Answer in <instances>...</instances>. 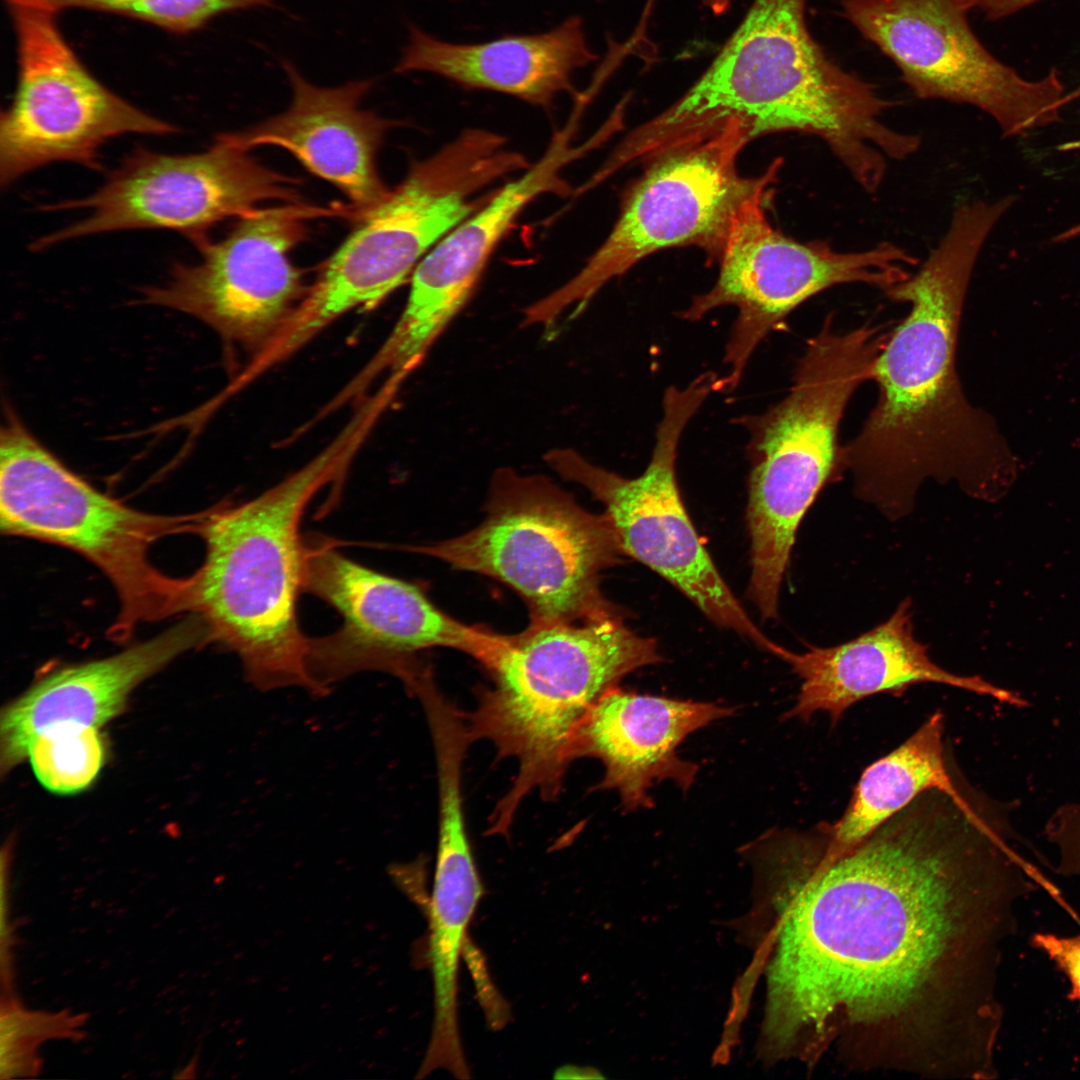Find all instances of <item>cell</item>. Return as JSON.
Masks as SVG:
<instances>
[{"label":"cell","instance_id":"obj_28","mask_svg":"<svg viewBox=\"0 0 1080 1080\" xmlns=\"http://www.w3.org/2000/svg\"><path fill=\"white\" fill-rule=\"evenodd\" d=\"M970 11L978 10L987 20L1010 17L1043 0H960Z\"/></svg>","mask_w":1080,"mask_h":1080},{"label":"cell","instance_id":"obj_7","mask_svg":"<svg viewBox=\"0 0 1080 1080\" xmlns=\"http://www.w3.org/2000/svg\"><path fill=\"white\" fill-rule=\"evenodd\" d=\"M829 314L809 339L788 394L747 417L751 461L747 524L756 599L779 597L796 532L819 493L844 473L838 432L845 409L870 380L886 335L869 323L836 330Z\"/></svg>","mask_w":1080,"mask_h":1080},{"label":"cell","instance_id":"obj_15","mask_svg":"<svg viewBox=\"0 0 1080 1080\" xmlns=\"http://www.w3.org/2000/svg\"><path fill=\"white\" fill-rule=\"evenodd\" d=\"M303 592L343 619L335 632L309 640V672L326 693L332 682L365 670L389 672L406 685L425 667L416 654L432 647L460 650L483 665L502 641L444 613L418 586L359 564L324 540L306 543Z\"/></svg>","mask_w":1080,"mask_h":1080},{"label":"cell","instance_id":"obj_10","mask_svg":"<svg viewBox=\"0 0 1080 1080\" xmlns=\"http://www.w3.org/2000/svg\"><path fill=\"white\" fill-rule=\"evenodd\" d=\"M749 141L728 125L647 161L604 242L572 278L526 307L522 326L552 334L561 318L577 317L608 282L660 250L696 246L718 261L736 213L774 191L783 162L775 159L759 176L741 175L737 158Z\"/></svg>","mask_w":1080,"mask_h":1080},{"label":"cell","instance_id":"obj_1","mask_svg":"<svg viewBox=\"0 0 1080 1080\" xmlns=\"http://www.w3.org/2000/svg\"><path fill=\"white\" fill-rule=\"evenodd\" d=\"M1016 839L998 813L939 790L834 857L817 827L778 832L749 917L760 1056L996 1078L1000 965L1040 884Z\"/></svg>","mask_w":1080,"mask_h":1080},{"label":"cell","instance_id":"obj_17","mask_svg":"<svg viewBox=\"0 0 1080 1080\" xmlns=\"http://www.w3.org/2000/svg\"><path fill=\"white\" fill-rule=\"evenodd\" d=\"M346 212L301 201L255 208L239 217L225 238L194 240L199 262L177 264L164 284L144 290V301L190 314L253 355L306 292L290 252L305 238L307 222Z\"/></svg>","mask_w":1080,"mask_h":1080},{"label":"cell","instance_id":"obj_29","mask_svg":"<svg viewBox=\"0 0 1080 1080\" xmlns=\"http://www.w3.org/2000/svg\"><path fill=\"white\" fill-rule=\"evenodd\" d=\"M554 1077L555 1078H569V1079L570 1078L571 1079H579V1078H585L586 1079V1078H599V1077H601V1075L592 1068L579 1067V1066H573V1065H565V1066L559 1068L556 1071Z\"/></svg>","mask_w":1080,"mask_h":1080},{"label":"cell","instance_id":"obj_22","mask_svg":"<svg viewBox=\"0 0 1080 1080\" xmlns=\"http://www.w3.org/2000/svg\"><path fill=\"white\" fill-rule=\"evenodd\" d=\"M207 643L202 620L188 614L162 633L117 654L44 674L2 712V771L26 758L31 740L52 726L104 725L121 712L130 693L144 680L183 653Z\"/></svg>","mask_w":1080,"mask_h":1080},{"label":"cell","instance_id":"obj_21","mask_svg":"<svg viewBox=\"0 0 1080 1080\" xmlns=\"http://www.w3.org/2000/svg\"><path fill=\"white\" fill-rule=\"evenodd\" d=\"M734 709L714 703L637 694L615 686L592 706L581 724L574 760L601 761L604 776L594 789L616 790L625 810L651 806L649 790L671 780L686 791L698 767L677 755L691 733L730 716Z\"/></svg>","mask_w":1080,"mask_h":1080},{"label":"cell","instance_id":"obj_3","mask_svg":"<svg viewBox=\"0 0 1080 1080\" xmlns=\"http://www.w3.org/2000/svg\"><path fill=\"white\" fill-rule=\"evenodd\" d=\"M807 0H754L698 80L633 129L611 154L621 169L728 125L749 140L778 132L819 137L863 190L881 187L888 160H904L918 135L883 119L894 103L836 64L805 21Z\"/></svg>","mask_w":1080,"mask_h":1080},{"label":"cell","instance_id":"obj_16","mask_svg":"<svg viewBox=\"0 0 1080 1080\" xmlns=\"http://www.w3.org/2000/svg\"><path fill=\"white\" fill-rule=\"evenodd\" d=\"M295 183V179L259 164L224 134L207 150L195 154L137 150L93 194L50 206L54 210L85 209L88 215L39 238L32 249L139 228L171 229L196 240L218 221L241 217L264 201L300 202Z\"/></svg>","mask_w":1080,"mask_h":1080},{"label":"cell","instance_id":"obj_14","mask_svg":"<svg viewBox=\"0 0 1080 1080\" xmlns=\"http://www.w3.org/2000/svg\"><path fill=\"white\" fill-rule=\"evenodd\" d=\"M841 7L918 98L974 106L1006 137L1060 120L1067 94L1059 72L1022 77L985 47L959 0H842Z\"/></svg>","mask_w":1080,"mask_h":1080},{"label":"cell","instance_id":"obj_27","mask_svg":"<svg viewBox=\"0 0 1080 1080\" xmlns=\"http://www.w3.org/2000/svg\"><path fill=\"white\" fill-rule=\"evenodd\" d=\"M1031 945L1063 973L1069 983V999L1080 1003V933L1060 936L1037 932L1031 936Z\"/></svg>","mask_w":1080,"mask_h":1080},{"label":"cell","instance_id":"obj_12","mask_svg":"<svg viewBox=\"0 0 1080 1080\" xmlns=\"http://www.w3.org/2000/svg\"><path fill=\"white\" fill-rule=\"evenodd\" d=\"M772 192L738 210L718 258L713 286L680 313L697 321L723 306L737 316L725 349L723 390L737 388L757 346L793 310L833 286L863 283L884 291L910 275L917 258L888 241L852 252L827 241L799 242L776 229L766 215Z\"/></svg>","mask_w":1080,"mask_h":1080},{"label":"cell","instance_id":"obj_23","mask_svg":"<svg viewBox=\"0 0 1080 1080\" xmlns=\"http://www.w3.org/2000/svg\"><path fill=\"white\" fill-rule=\"evenodd\" d=\"M596 59L582 19L571 16L543 33L473 44L445 42L410 26L395 71L429 72L465 89L504 93L549 107L560 93L574 92V72Z\"/></svg>","mask_w":1080,"mask_h":1080},{"label":"cell","instance_id":"obj_6","mask_svg":"<svg viewBox=\"0 0 1080 1080\" xmlns=\"http://www.w3.org/2000/svg\"><path fill=\"white\" fill-rule=\"evenodd\" d=\"M531 163L494 131L469 128L410 166L404 180L359 223L266 347L281 363L336 319L369 309L410 280L449 231L484 206L506 176Z\"/></svg>","mask_w":1080,"mask_h":1080},{"label":"cell","instance_id":"obj_2","mask_svg":"<svg viewBox=\"0 0 1080 1080\" xmlns=\"http://www.w3.org/2000/svg\"><path fill=\"white\" fill-rule=\"evenodd\" d=\"M999 207L973 201L957 207L920 268L886 296L909 311L886 336L871 372L878 397L862 428L841 445V463L858 497L890 518L912 508L926 479L956 481L979 493L977 426L955 368L961 308L974 264Z\"/></svg>","mask_w":1080,"mask_h":1080},{"label":"cell","instance_id":"obj_26","mask_svg":"<svg viewBox=\"0 0 1080 1080\" xmlns=\"http://www.w3.org/2000/svg\"><path fill=\"white\" fill-rule=\"evenodd\" d=\"M56 13L84 9L143 21L187 34L227 12L270 6L272 0H32Z\"/></svg>","mask_w":1080,"mask_h":1080},{"label":"cell","instance_id":"obj_11","mask_svg":"<svg viewBox=\"0 0 1080 1080\" xmlns=\"http://www.w3.org/2000/svg\"><path fill=\"white\" fill-rule=\"evenodd\" d=\"M719 389L720 377L705 372L684 387L665 391L651 458L637 477L600 467L572 448H553L544 460L562 478L583 486L602 503L624 555L665 578L715 624L774 654L779 644L756 625L722 578L677 485L681 436L704 401Z\"/></svg>","mask_w":1080,"mask_h":1080},{"label":"cell","instance_id":"obj_19","mask_svg":"<svg viewBox=\"0 0 1080 1080\" xmlns=\"http://www.w3.org/2000/svg\"><path fill=\"white\" fill-rule=\"evenodd\" d=\"M282 66L292 88L284 112L246 130L224 134L236 147L278 146L310 172L339 188L357 215L390 194L376 166V155L389 120L361 108L373 81L356 80L320 87L306 80L289 61Z\"/></svg>","mask_w":1080,"mask_h":1080},{"label":"cell","instance_id":"obj_24","mask_svg":"<svg viewBox=\"0 0 1080 1080\" xmlns=\"http://www.w3.org/2000/svg\"><path fill=\"white\" fill-rule=\"evenodd\" d=\"M944 715L934 712L904 743L862 772L843 815L819 824L826 856L840 855L879 828L917 797L939 790L963 805L982 793L962 783L948 766Z\"/></svg>","mask_w":1080,"mask_h":1080},{"label":"cell","instance_id":"obj_9","mask_svg":"<svg viewBox=\"0 0 1080 1080\" xmlns=\"http://www.w3.org/2000/svg\"><path fill=\"white\" fill-rule=\"evenodd\" d=\"M486 516L472 530L413 550L494 578L524 600L532 624L617 611L600 575L623 554L605 513L593 514L550 478L512 468L493 474Z\"/></svg>","mask_w":1080,"mask_h":1080},{"label":"cell","instance_id":"obj_20","mask_svg":"<svg viewBox=\"0 0 1080 1080\" xmlns=\"http://www.w3.org/2000/svg\"><path fill=\"white\" fill-rule=\"evenodd\" d=\"M911 605V600H903L886 621L835 646H813L800 653L782 646L776 657L801 680L796 703L784 717L807 721L825 712L836 723L864 698L900 696L918 683L953 686L1018 708L1029 705L1022 695L980 676L954 674L936 664L915 637Z\"/></svg>","mask_w":1080,"mask_h":1080},{"label":"cell","instance_id":"obj_5","mask_svg":"<svg viewBox=\"0 0 1080 1080\" xmlns=\"http://www.w3.org/2000/svg\"><path fill=\"white\" fill-rule=\"evenodd\" d=\"M662 660L656 641L631 631L618 611L575 622L530 623L519 634L503 635L483 665L491 683L464 714L472 742H490L498 759L517 765L488 832L506 834L532 792L554 799L592 706L626 675Z\"/></svg>","mask_w":1080,"mask_h":1080},{"label":"cell","instance_id":"obj_18","mask_svg":"<svg viewBox=\"0 0 1080 1080\" xmlns=\"http://www.w3.org/2000/svg\"><path fill=\"white\" fill-rule=\"evenodd\" d=\"M579 118L571 114L542 156L497 188L489 201L439 240L410 278L406 304L390 336L410 355H425L472 297L494 250L518 215L537 197L566 195L565 168L597 141L575 143Z\"/></svg>","mask_w":1080,"mask_h":1080},{"label":"cell","instance_id":"obj_4","mask_svg":"<svg viewBox=\"0 0 1080 1080\" xmlns=\"http://www.w3.org/2000/svg\"><path fill=\"white\" fill-rule=\"evenodd\" d=\"M371 430L359 417L317 455L262 494L205 511V557L193 576V611L209 642L234 652L262 690L299 686L318 695L297 602L306 542L300 525L312 499L344 476Z\"/></svg>","mask_w":1080,"mask_h":1080},{"label":"cell","instance_id":"obj_8","mask_svg":"<svg viewBox=\"0 0 1080 1080\" xmlns=\"http://www.w3.org/2000/svg\"><path fill=\"white\" fill-rule=\"evenodd\" d=\"M204 511L159 515L132 509L101 493L67 468L14 417L0 435V528L68 548L109 579L119 613L108 630L123 642L138 625L192 614L193 576L173 577L155 567L153 544L172 535H197Z\"/></svg>","mask_w":1080,"mask_h":1080},{"label":"cell","instance_id":"obj_25","mask_svg":"<svg viewBox=\"0 0 1080 1080\" xmlns=\"http://www.w3.org/2000/svg\"><path fill=\"white\" fill-rule=\"evenodd\" d=\"M26 758L47 790L73 794L87 788L98 776L105 760V744L97 727L62 723L37 734L28 746Z\"/></svg>","mask_w":1080,"mask_h":1080},{"label":"cell","instance_id":"obj_13","mask_svg":"<svg viewBox=\"0 0 1080 1080\" xmlns=\"http://www.w3.org/2000/svg\"><path fill=\"white\" fill-rule=\"evenodd\" d=\"M15 33L17 82L0 118V184L58 161L98 169V152L127 134H169L176 127L115 94L65 39L58 13L31 0H5Z\"/></svg>","mask_w":1080,"mask_h":1080}]
</instances>
